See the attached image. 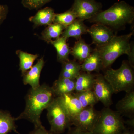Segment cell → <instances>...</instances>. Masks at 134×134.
<instances>
[{"instance_id":"2","label":"cell","mask_w":134,"mask_h":134,"mask_svg":"<svg viewBox=\"0 0 134 134\" xmlns=\"http://www.w3.org/2000/svg\"><path fill=\"white\" fill-rule=\"evenodd\" d=\"M133 35L132 32L122 36L115 35L105 45L97 47L101 58L102 69L110 68L117 58L125 54L128 55L129 63L132 68H133V47H132L130 43Z\"/></svg>"},{"instance_id":"8","label":"cell","mask_w":134,"mask_h":134,"mask_svg":"<svg viewBox=\"0 0 134 134\" xmlns=\"http://www.w3.org/2000/svg\"><path fill=\"white\" fill-rule=\"evenodd\" d=\"M100 111L94 106L83 108L72 121V125L80 129L92 132L98 119Z\"/></svg>"},{"instance_id":"18","label":"cell","mask_w":134,"mask_h":134,"mask_svg":"<svg viewBox=\"0 0 134 134\" xmlns=\"http://www.w3.org/2000/svg\"><path fill=\"white\" fill-rule=\"evenodd\" d=\"M96 75L81 72L75 79V90L76 92L93 90Z\"/></svg>"},{"instance_id":"31","label":"cell","mask_w":134,"mask_h":134,"mask_svg":"<svg viewBox=\"0 0 134 134\" xmlns=\"http://www.w3.org/2000/svg\"><path fill=\"white\" fill-rule=\"evenodd\" d=\"M124 123L129 127V128L133 130L134 128V118H129L126 121H124Z\"/></svg>"},{"instance_id":"5","label":"cell","mask_w":134,"mask_h":134,"mask_svg":"<svg viewBox=\"0 0 134 134\" xmlns=\"http://www.w3.org/2000/svg\"><path fill=\"white\" fill-rule=\"evenodd\" d=\"M50 130L57 134L63 133L72 126L71 120L62 98L57 97L46 109Z\"/></svg>"},{"instance_id":"4","label":"cell","mask_w":134,"mask_h":134,"mask_svg":"<svg viewBox=\"0 0 134 134\" xmlns=\"http://www.w3.org/2000/svg\"><path fill=\"white\" fill-rule=\"evenodd\" d=\"M132 68L127 62L124 61L118 69H107L103 76L111 85L114 93L133 90L134 73Z\"/></svg>"},{"instance_id":"26","label":"cell","mask_w":134,"mask_h":134,"mask_svg":"<svg viewBox=\"0 0 134 134\" xmlns=\"http://www.w3.org/2000/svg\"><path fill=\"white\" fill-rule=\"evenodd\" d=\"M76 19V15L70 9L63 13L56 14L53 23L59 24L66 28Z\"/></svg>"},{"instance_id":"1","label":"cell","mask_w":134,"mask_h":134,"mask_svg":"<svg viewBox=\"0 0 134 134\" xmlns=\"http://www.w3.org/2000/svg\"><path fill=\"white\" fill-rule=\"evenodd\" d=\"M52 87L46 83L36 89L31 88L25 97L24 111L15 118L16 121L27 120L34 125V127L42 126L40 120L41 113L56 97Z\"/></svg>"},{"instance_id":"10","label":"cell","mask_w":134,"mask_h":134,"mask_svg":"<svg viewBox=\"0 0 134 134\" xmlns=\"http://www.w3.org/2000/svg\"><path fill=\"white\" fill-rule=\"evenodd\" d=\"M87 32L91 36L92 43L97 47L105 45L115 36L113 31L109 27L99 23L92 25L88 29Z\"/></svg>"},{"instance_id":"27","label":"cell","mask_w":134,"mask_h":134,"mask_svg":"<svg viewBox=\"0 0 134 134\" xmlns=\"http://www.w3.org/2000/svg\"><path fill=\"white\" fill-rule=\"evenodd\" d=\"M52 0H22L23 6L30 10L40 8Z\"/></svg>"},{"instance_id":"7","label":"cell","mask_w":134,"mask_h":134,"mask_svg":"<svg viewBox=\"0 0 134 134\" xmlns=\"http://www.w3.org/2000/svg\"><path fill=\"white\" fill-rule=\"evenodd\" d=\"M102 5L95 0H74L71 9L77 19L84 21L91 19L100 12Z\"/></svg>"},{"instance_id":"20","label":"cell","mask_w":134,"mask_h":134,"mask_svg":"<svg viewBox=\"0 0 134 134\" xmlns=\"http://www.w3.org/2000/svg\"><path fill=\"white\" fill-rule=\"evenodd\" d=\"M62 64V70L59 77L75 79L81 71V65L75 60L69 59Z\"/></svg>"},{"instance_id":"23","label":"cell","mask_w":134,"mask_h":134,"mask_svg":"<svg viewBox=\"0 0 134 134\" xmlns=\"http://www.w3.org/2000/svg\"><path fill=\"white\" fill-rule=\"evenodd\" d=\"M16 54L19 59V70L21 72L22 75L31 68L38 57L37 54H31L21 50H17Z\"/></svg>"},{"instance_id":"32","label":"cell","mask_w":134,"mask_h":134,"mask_svg":"<svg viewBox=\"0 0 134 134\" xmlns=\"http://www.w3.org/2000/svg\"><path fill=\"white\" fill-rule=\"evenodd\" d=\"M120 134H134V130L126 127Z\"/></svg>"},{"instance_id":"6","label":"cell","mask_w":134,"mask_h":134,"mask_svg":"<svg viewBox=\"0 0 134 134\" xmlns=\"http://www.w3.org/2000/svg\"><path fill=\"white\" fill-rule=\"evenodd\" d=\"M125 127L124 121L119 113L105 107L99 112L91 132L92 134H120Z\"/></svg>"},{"instance_id":"15","label":"cell","mask_w":134,"mask_h":134,"mask_svg":"<svg viewBox=\"0 0 134 134\" xmlns=\"http://www.w3.org/2000/svg\"><path fill=\"white\" fill-rule=\"evenodd\" d=\"M61 97L62 99L72 122L73 119L83 108L74 92L65 94Z\"/></svg>"},{"instance_id":"3","label":"cell","mask_w":134,"mask_h":134,"mask_svg":"<svg viewBox=\"0 0 134 134\" xmlns=\"http://www.w3.org/2000/svg\"><path fill=\"white\" fill-rule=\"evenodd\" d=\"M134 19V8L124 1L114 3L106 10L98 12L89 21L114 28L130 24Z\"/></svg>"},{"instance_id":"14","label":"cell","mask_w":134,"mask_h":134,"mask_svg":"<svg viewBox=\"0 0 134 134\" xmlns=\"http://www.w3.org/2000/svg\"><path fill=\"white\" fill-rule=\"evenodd\" d=\"M52 88L56 97L73 93L75 90V79L59 77L54 82Z\"/></svg>"},{"instance_id":"29","label":"cell","mask_w":134,"mask_h":134,"mask_svg":"<svg viewBox=\"0 0 134 134\" xmlns=\"http://www.w3.org/2000/svg\"><path fill=\"white\" fill-rule=\"evenodd\" d=\"M29 134H57L50 130H47L43 126L34 127V129Z\"/></svg>"},{"instance_id":"28","label":"cell","mask_w":134,"mask_h":134,"mask_svg":"<svg viewBox=\"0 0 134 134\" xmlns=\"http://www.w3.org/2000/svg\"><path fill=\"white\" fill-rule=\"evenodd\" d=\"M8 8L7 5H0V26L7 18Z\"/></svg>"},{"instance_id":"13","label":"cell","mask_w":134,"mask_h":134,"mask_svg":"<svg viewBox=\"0 0 134 134\" xmlns=\"http://www.w3.org/2000/svg\"><path fill=\"white\" fill-rule=\"evenodd\" d=\"M117 111L129 118H134V91L126 92L125 97L118 101L116 105Z\"/></svg>"},{"instance_id":"9","label":"cell","mask_w":134,"mask_h":134,"mask_svg":"<svg viewBox=\"0 0 134 134\" xmlns=\"http://www.w3.org/2000/svg\"><path fill=\"white\" fill-rule=\"evenodd\" d=\"M92 90L98 102L100 101L105 107H109L112 105L113 91L103 75H96Z\"/></svg>"},{"instance_id":"11","label":"cell","mask_w":134,"mask_h":134,"mask_svg":"<svg viewBox=\"0 0 134 134\" xmlns=\"http://www.w3.org/2000/svg\"><path fill=\"white\" fill-rule=\"evenodd\" d=\"M45 64L44 58L42 57L31 67L30 69L22 75L23 81L25 85H29L32 89H36L40 86V79L42 69Z\"/></svg>"},{"instance_id":"16","label":"cell","mask_w":134,"mask_h":134,"mask_svg":"<svg viewBox=\"0 0 134 134\" xmlns=\"http://www.w3.org/2000/svg\"><path fill=\"white\" fill-rule=\"evenodd\" d=\"M88 29L83 21L76 19L66 27L61 36L67 40L70 37H74L78 40L81 38L82 35L87 33Z\"/></svg>"},{"instance_id":"30","label":"cell","mask_w":134,"mask_h":134,"mask_svg":"<svg viewBox=\"0 0 134 134\" xmlns=\"http://www.w3.org/2000/svg\"><path fill=\"white\" fill-rule=\"evenodd\" d=\"M66 134H92L91 132L83 130L75 126L74 127H70Z\"/></svg>"},{"instance_id":"12","label":"cell","mask_w":134,"mask_h":134,"mask_svg":"<svg viewBox=\"0 0 134 134\" xmlns=\"http://www.w3.org/2000/svg\"><path fill=\"white\" fill-rule=\"evenodd\" d=\"M55 14L53 8L47 7L39 10L35 15L30 17L29 20L33 23L34 27L48 25L53 23Z\"/></svg>"},{"instance_id":"24","label":"cell","mask_w":134,"mask_h":134,"mask_svg":"<svg viewBox=\"0 0 134 134\" xmlns=\"http://www.w3.org/2000/svg\"><path fill=\"white\" fill-rule=\"evenodd\" d=\"M66 27L59 24L53 23L49 25L41 33V38L48 43L53 39L58 38L62 34Z\"/></svg>"},{"instance_id":"17","label":"cell","mask_w":134,"mask_h":134,"mask_svg":"<svg viewBox=\"0 0 134 134\" xmlns=\"http://www.w3.org/2000/svg\"><path fill=\"white\" fill-rule=\"evenodd\" d=\"M81 71L87 73L93 71L98 72L102 69L101 58L97 48L93 50L90 55L84 61L81 65Z\"/></svg>"},{"instance_id":"19","label":"cell","mask_w":134,"mask_h":134,"mask_svg":"<svg viewBox=\"0 0 134 134\" xmlns=\"http://www.w3.org/2000/svg\"><path fill=\"white\" fill-rule=\"evenodd\" d=\"M66 39L60 36L58 38L52 40L51 43L56 49L57 53V60L62 63L69 59V56L71 53V49L67 43Z\"/></svg>"},{"instance_id":"22","label":"cell","mask_w":134,"mask_h":134,"mask_svg":"<svg viewBox=\"0 0 134 134\" xmlns=\"http://www.w3.org/2000/svg\"><path fill=\"white\" fill-rule=\"evenodd\" d=\"M92 51L90 46L81 38L75 44L70 54L80 62L83 63L90 55Z\"/></svg>"},{"instance_id":"21","label":"cell","mask_w":134,"mask_h":134,"mask_svg":"<svg viewBox=\"0 0 134 134\" xmlns=\"http://www.w3.org/2000/svg\"><path fill=\"white\" fill-rule=\"evenodd\" d=\"M15 121L10 113L0 110V134H8L12 131L20 134L17 130Z\"/></svg>"},{"instance_id":"25","label":"cell","mask_w":134,"mask_h":134,"mask_svg":"<svg viewBox=\"0 0 134 134\" xmlns=\"http://www.w3.org/2000/svg\"><path fill=\"white\" fill-rule=\"evenodd\" d=\"M75 93L83 108L88 107L94 106L98 102L93 90H89Z\"/></svg>"}]
</instances>
